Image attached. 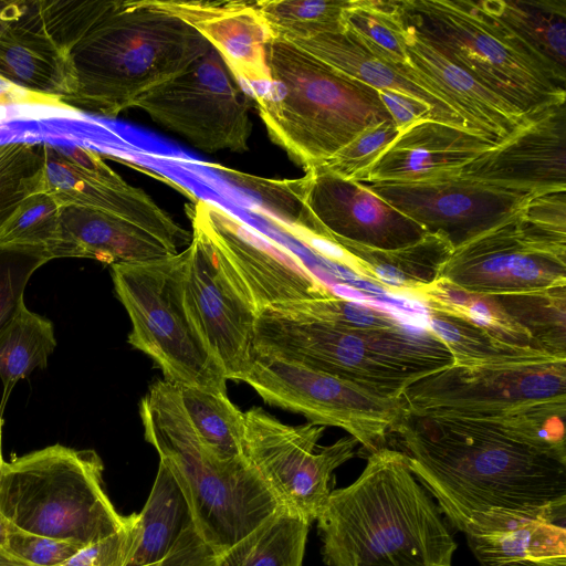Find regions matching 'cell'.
Here are the masks:
<instances>
[{
	"mask_svg": "<svg viewBox=\"0 0 566 566\" xmlns=\"http://www.w3.org/2000/svg\"><path fill=\"white\" fill-rule=\"evenodd\" d=\"M156 9L182 20L217 51L252 101L271 84L266 46L273 38L256 1L148 0Z\"/></svg>",
	"mask_w": 566,
	"mask_h": 566,
	"instance_id": "cell-20",
	"label": "cell"
},
{
	"mask_svg": "<svg viewBox=\"0 0 566 566\" xmlns=\"http://www.w3.org/2000/svg\"><path fill=\"white\" fill-rule=\"evenodd\" d=\"M4 547L33 566H56L83 546L64 539L33 534L12 525Z\"/></svg>",
	"mask_w": 566,
	"mask_h": 566,
	"instance_id": "cell-44",
	"label": "cell"
},
{
	"mask_svg": "<svg viewBox=\"0 0 566 566\" xmlns=\"http://www.w3.org/2000/svg\"><path fill=\"white\" fill-rule=\"evenodd\" d=\"M495 297L541 350L566 357V286Z\"/></svg>",
	"mask_w": 566,
	"mask_h": 566,
	"instance_id": "cell-35",
	"label": "cell"
},
{
	"mask_svg": "<svg viewBox=\"0 0 566 566\" xmlns=\"http://www.w3.org/2000/svg\"><path fill=\"white\" fill-rule=\"evenodd\" d=\"M378 94L398 132L421 120H436L431 108L411 96L390 90Z\"/></svg>",
	"mask_w": 566,
	"mask_h": 566,
	"instance_id": "cell-46",
	"label": "cell"
},
{
	"mask_svg": "<svg viewBox=\"0 0 566 566\" xmlns=\"http://www.w3.org/2000/svg\"><path fill=\"white\" fill-rule=\"evenodd\" d=\"M0 77L51 103H64L72 93L69 54L25 11L0 36Z\"/></svg>",
	"mask_w": 566,
	"mask_h": 566,
	"instance_id": "cell-28",
	"label": "cell"
},
{
	"mask_svg": "<svg viewBox=\"0 0 566 566\" xmlns=\"http://www.w3.org/2000/svg\"><path fill=\"white\" fill-rule=\"evenodd\" d=\"M342 73L373 88L390 90L411 96L428 105L439 123L473 130L439 98L403 77L384 60L371 53L354 34L324 33L292 42ZM475 132V130H474Z\"/></svg>",
	"mask_w": 566,
	"mask_h": 566,
	"instance_id": "cell-29",
	"label": "cell"
},
{
	"mask_svg": "<svg viewBox=\"0 0 566 566\" xmlns=\"http://www.w3.org/2000/svg\"><path fill=\"white\" fill-rule=\"evenodd\" d=\"M495 144L479 132L421 120L398 132L377 158L352 180L409 181L463 169Z\"/></svg>",
	"mask_w": 566,
	"mask_h": 566,
	"instance_id": "cell-25",
	"label": "cell"
},
{
	"mask_svg": "<svg viewBox=\"0 0 566 566\" xmlns=\"http://www.w3.org/2000/svg\"><path fill=\"white\" fill-rule=\"evenodd\" d=\"M354 260V274L392 294L419 297L440 277L453 245L440 232H426L419 240L396 249H377L344 239L328 241Z\"/></svg>",
	"mask_w": 566,
	"mask_h": 566,
	"instance_id": "cell-27",
	"label": "cell"
},
{
	"mask_svg": "<svg viewBox=\"0 0 566 566\" xmlns=\"http://www.w3.org/2000/svg\"><path fill=\"white\" fill-rule=\"evenodd\" d=\"M189 214L241 281L259 314L332 294L296 255L251 231L220 206L199 199Z\"/></svg>",
	"mask_w": 566,
	"mask_h": 566,
	"instance_id": "cell-18",
	"label": "cell"
},
{
	"mask_svg": "<svg viewBox=\"0 0 566 566\" xmlns=\"http://www.w3.org/2000/svg\"><path fill=\"white\" fill-rule=\"evenodd\" d=\"M395 433L416 479L462 533L473 513L566 501V461L521 432L406 412Z\"/></svg>",
	"mask_w": 566,
	"mask_h": 566,
	"instance_id": "cell-1",
	"label": "cell"
},
{
	"mask_svg": "<svg viewBox=\"0 0 566 566\" xmlns=\"http://www.w3.org/2000/svg\"><path fill=\"white\" fill-rule=\"evenodd\" d=\"M177 389L184 411L205 448L220 460L243 458L244 412L227 392L187 386Z\"/></svg>",
	"mask_w": 566,
	"mask_h": 566,
	"instance_id": "cell-34",
	"label": "cell"
},
{
	"mask_svg": "<svg viewBox=\"0 0 566 566\" xmlns=\"http://www.w3.org/2000/svg\"><path fill=\"white\" fill-rule=\"evenodd\" d=\"M405 23L524 114L566 99V81L473 0L400 1Z\"/></svg>",
	"mask_w": 566,
	"mask_h": 566,
	"instance_id": "cell-9",
	"label": "cell"
},
{
	"mask_svg": "<svg viewBox=\"0 0 566 566\" xmlns=\"http://www.w3.org/2000/svg\"><path fill=\"white\" fill-rule=\"evenodd\" d=\"M250 106V96L211 44L184 72L149 90L134 104L154 122L207 153L248 149Z\"/></svg>",
	"mask_w": 566,
	"mask_h": 566,
	"instance_id": "cell-14",
	"label": "cell"
},
{
	"mask_svg": "<svg viewBox=\"0 0 566 566\" xmlns=\"http://www.w3.org/2000/svg\"><path fill=\"white\" fill-rule=\"evenodd\" d=\"M0 566H33L0 546Z\"/></svg>",
	"mask_w": 566,
	"mask_h": 566,
	"instance_id": "cell-49",
	"label": "cell"
},
{
	"mask_svg": "<svg viewBox=\"0 0 566 566\" xmlns=\"http://www.w3.org/2000/svg\"><path fill=\"white\" fill-rule=\"evenodd\" d=\"M300 180L306 210L302 235L310 242L333 238L377 249H396L419 240L426 231L415 221L366 189L323 166Z\"/></svg>",
	"mask_w": 566,
	"mask_h": 566,
	"instance_id": "cell-19",
	"label": "cell"
},
{
	"mask_svg": "<svg viewBox=\"0 0 566 566\" xmlns=\"http://www.w3.org/2000/svg\"><path fill=\"white\" fill-rule=\"evenodd\" d=\"M427 329L448 349L455 366H479L542 356L513 347L460 318L429 312Z\"/></svg>",
	"mask_w": 566,
	"mask_h": 566,
	"instance_id": "cell-37",
	"label": "cell"
},
{
	"mask_svg": "<svg viewBox=\"0 0 566 566\" xmlns=\"http://www.w3.org/2000/svg\"><path fill=\"white\" fill-rule=\"evenodd\" d=\"M325 427L291 426L259 407L244 412L242 457L280 507L316 521L332 492L335 469L356 455L358 442L344 437L321 447Z\"/></svg>",
	"mask_w": 566,
	"mask_h": 566,
	"instance_id": "cell-13",
	"label": "cell"
},
{
	"mask_svg": "<svg viewBox=\"0 0 566 566\" xmlns=\"http://www.w3.org/2000/svg\"><path fill=\"white\" fill-rule=\"evenodd\" d=\"M406 27L407 61H384L403 77L443 102L471 129L495 143L511 135L525 114L484 87L411 28L407 24Z\"/></svg>",
	"mask_w": 566,
	"mask_h": 566,
	"instance_id": "cell-24",
	"label": "cell"
},
{
	"mask_svg": "<svg viewBox=\"0 0 566 566\" xmlns=\"http://www.w3.org/2000/svg\"><path fill=\"white\" fill-rule=\"evenodd\" d=\"M463 171L547 191L566 190V99L526 113L511 135Z\"/></svg>",
	"mask_w": 566,
	"mask_h": 566,
	"instance_id": "cell-23",
	"label": "cell"
},
{
	"mask_svg": "<svg viewBox=\"0 0 566 566\" xmlns=\"http://www.w3.org/2000/svg\"><path fill=\"white\" fill-rule=\"evenodd\" d=\"M280 507L220 556L219 566H302L310 528Z\"/></svg>",
	"mask_w": 566,
	"mask_h": 566,
	"instance_id": "cell-32",
	"label": "cell"
},
{
	"mask_svg": "<svg viewBox=\"0 0 566 566\" xmlns=\"http://www.w3.org/2000/svg\"><path fill=\"white\" fill-rule=\"evenodd\" d=\"M566 501L473 513L463 533L481 566H566Z\"/></svg>",
	"mask_w": 566,
	"mask_h": 566,
	"instance_id": "cell-21",
	"label": "cell"
},
{
	"mask_svg": "<svg viewBox=\"0 0 566 566\" xmlns=\"http://www.w3.org/2000/svg\"><path fill=\"white\" fill-rule=\"evenodd\" d=\"M145 440L182 490L207 542L219 556L249 535L279 504L243 458L224 461L200 442L177 386L157 380L139 403Z\"/></svg>",
	"mask_w": 566,
	"mask_h": 566,
	"instance_id": "cell-7",
	"label": "cell"
},
{
	"mask_svg": "<svg viewBox=\"0 0 566 566\" xmlns=\"http://www.w3.org/2000/svg\"><path fill=\"white\" fill-rule=\"evenodd\" d=\"M266 62L271 84L253 102L272 140L305 171L363 129L391 120L377 90L290 41L273 36Z\"/></svg>",
	"mask_w": 566,
	"mask_h": 566,
	"instance_id": "cell-4",
	"label": "cell"
},
{
	"mask_svg": "<svg viewBox=\"0 0 566 566\" xmlns=\"http://www.w3.org/2000/svg\"><path fill=\"white\" fill-rule=\"evenodd\" d=\"M43 191L61 207L74 206L123 218L153 234L172 253L189 244L181 228L143 189L128 185L94 150L42 143Z\"/></svg>",
	"mask_w": 566,
	"mask_h": 566,
	"instance_id": "cell-17",
	"label": "cell"
},
{
	"mask_svg": "<svg viewBox=\"0 0 566 566\" xmlns=\"http://www.w3.org/2000/svg\"><path fill=\"white\" fill-rule=\"evenodd\" d=\"M439 279L492 296L566 286V229L543 221L526 203L455 247Z\"/></svg>",
	"mask_w": 566,
	"mask_h": 566,
	"instance_id": "cell-11",
	"label": "cell"
},
{
	"mask_svg": "<svg viewBox=\"0 0 566 566\" xmlns=\"http://www.w3.org/2000/svg\"><path fill=\"white\" fill-rule=\"evenodd\" d=\"M398 129L384 120L363 129L348 144L319 165L346 179H354L395 139Z\"/></svg>",
	"mask_w": 566,
	"mask_h": 566,
	"instance_id": "cell-43",
	"label": "cell"
},
{
	"mask_svg": "<svg viewBox=\"0 0 566 566\" xmlns=\"http://www.w3.org/2000/svg\"><path fill=\"white\" fill-rule=\"evenodd\" d=\"M209 45L148 0H113L69 54L72 93L63 104L114 118L184 72Z\"/></svg>",
	"mask_w": 566,
	"mask_h": 566,
	"instance_id": "cell-3",
	"label": "cell"
},
{
	"mask_svg": "<svg viewBox=\"0 0 566 566\" xmlns=\"http://www.w3.org/2000/svg\"><path fill=\"white\" fill-rule=\"evenodd\" d=\"M55 346L51 321L30 311L24 298L21 300L0 328L1 416L17 382L34 369L46 367Z\"/></svg>",
	"mask_w": 566,
	"mask_h": 566,
	"instance_id": "cell-31",
	"label": "cell"
},
{
	"mask_svg": "<svg viewBox=\"0 0 566 566\" xmlns=\"http://www.w3.org/2000/svg\"><path fill=\"white\" fill-rule=\"evenodd\" d=\"M2 427H3V419H2V416L0 415V475L2 472L3 464L6 462L2 457Z\"/></svg>",
	"mask_w": 566,
	"mask_h": 566,
	"instance_id": "cell-51",
	"label": "cell"
},
{
	"mask_svg": "<svg viewBox=\"0 0 566 566\" xmlns=\"http://www.w3.org/2000/svg\"><path fill=\"white\" fill-rule=\"evenodd\" d=\"M104 465L92 449L53 444L4 462L0 510L17 528L81 546L129 522L108 499Z\"/></svg>",
	"mask_w": 566,
	"mask_h": 566,
	"instance_id": "cell-8",
	"label": "cell"
},
{
	"mask_svg": "<svg viewBox=\"0 0 566 566\" xmlns=\"http://www.w3.org/2000/svg\"><path fill=\"white\" fill-rule=\"evenodd\" d=\"M243 381L271 406L316 426L345 430L367 457L386 447L406 413L400 398L381 397L325 371L268 356H255Z\"/></svg>",
	"mask_w": 566,
	"mask_h": 566,
	"instance_id": "cell-12",
	"label": "cell"
},
{
	"mask_svg": "<svg viewBox=\"0 0 566 566\" xmlns=\"http://www.w3.org/2000/svg\"><path fill=\"white\" fill-rule=\"evenodd\" d=\"M187 249L159 259L117 263L111 274L132 323L128 343L176 386L227 392V377L185 292Z\"/></svg>",
	"mask_w": 566,
	"mask_h": 566,
	"instance_id": "cell-10",
	"label": "cell"
},
{
	"mask_svg": "<svg viewBox=\"0 0 566 566\" xmlns=\"http://www.w3.org/2000/svg\"><path fill=\"white\" fill-rule=\"evenodd\" d=\"M400 399L406 412L507 428L566 458V357L451 364L411 384Z\"/></svg>",
	"mask_w": 566,
	"mask_h": 566,
	"instance_id": "cell-5",
	"label": "cell"
},
{
	"mask_svg": "<svg viewBox=\"0 0 566 566\" xmlns=\"http://www.w3.org/2000/svg\"><path fill=\"white\" fill-rule=\"evenodd\" d=\"M343 23L378 57L407 61L408 32L400 1L349 0L343 11Z\"/></svg>",
	"mask_w": 566,
	"mask_h": 566,
	"instance_id": "cell-36",
	"label": "cell"
},
{
	"mask_svg": "<svg viewBox=\"0 0 566 566\" xmlns=\"http://www.w3.org/2000/svg\"><path fill=\"white\" fill-rule=\"evenodd\" d=\"M12 528L11 523L7 520L0 510V546H6L8 535Z\"/></svg>",
	"mask_w": 566,
	"mask_h": 566,
	"instance_id": "cell-50",
	"label": "cell"
},
{
	"mask_svg": "<svg viewBox=\"0 0 566 566\" xmlns=\"http://www.w3.org/2000/svg\"><path fill=\"white\" fill-rule=\"evenodd\" d=\"M429 312L453 316L484 329L502 342L527 352L541 350L523 327L515 323L495 296L463 291L442 279L421 292Z\"/></svg>",
	"mask_w": 566,
	"mask_h": 566,
	"instance_id": "cell-33",
	"label": "cell"
},
{
	"mask_svg": "<svg viewBox=\"0 0 566 566\" xmlns=\"http://www.w3.org/2000/svg\"><path fill=\"white\" fill-rule=\"evenodd\" d=\"M255 356L297 363L352 381L387 398L452 364L427 328L400 321L386 327H348L266 308L255 325Z\"/></svg>",
	"mask_w": 566,
	"mask_h": 566,
	"instance_id": "cell-6",
	"label": "cell"
},
{
	"mask_svg": "<svg viewBox=\"0 0 566 566\" xmlns=\"http://www.w3.org/2000/svg\"><path fill=\"white\" fill-rule=\"evenodd\" d=\"M349 0L256 1L274 38L290 42L343 32V11Z\"/></svg>",
	"mask_w": 566,
	"mask_h": 566,
	"instance_id": "cell-38",
	"label": "cell"
},
{
	"mask_svg": "<svg viewBox=\"0 0 566 566\" xmlns=\"http://www.w3.org/2000/svg\"><path fill=\"white\" fill-rule=\"evenodd\" d=\"M43 181L42 143L0 144V230L27 199L42 193Z\"/></svg>",
	"mask_w": 566,
	"mask_h": 566,
	"instance_id": "cell-39",
	"label": "cell"
},
{
	"mask_svg": "<svg viewBox=\"0 0 566 566\" xmlns=\"http://www.w3.org/2000/svg\"><path fill=\"white\" fill-rule=\"evenodd\" d=\"M27 9V1L0 0V36L13 23H15Z\"/></svg>",
	"mask_w": 566,
	"mask_h": 566,
	"instance_id": "cell-47",
	"label": "cell"
},
{
	"mask_svg": "<svg viewBox=\"0 0 566 566\" xmlns=\"http://www.w3.org/2000/svg\"><path fill=\"white\" fill-rule=\"evenodd\" d=\"M112 2L113 0L27 1L25 14L57 46L70 54Z\"/></svg>",
	"mask_w": 566,
	"mask_h": 566,
	"instance_id": "cell-40",
	"label": "cell"
},
{
	"mask_svg": "<svg viewBox=\"0 0 566 566\" xmlns=\"http://www.w3.org/2000/svg\"><path fill=\"white\" fill-rule=\"evenodd\" d=\"M20 102H48L28 92H24L13 84L0 77V104Z\"/></svg>",
	"mask_w": 566,
	"mask_h": 566,
	"instance_id": "cell-48",
	"label": "cell"
},
{
	"mask_svg": "<svg viewBox=\"0 0 566 566\" xmlns=\"http://www.w3.org/2000/svg\"><path fill=\"white\" fill-rule=\"evenodd\" d=\"M170 470L159 461L143 510L134 513L122 566H219Z\"/></svg>",
	"mask_w": 566,
	"mask_h": 566,
	"instance_id": "cell-22",
	"label": "cell"
},
{
	"mask_svg": "<svg viewBox=\"0 0 566 566\" xmlns=\"http://www.w3.org/2000/svg\"><path fill=\"white\" fill-rule=\"evenodd\" d=\"M316 521L327 566H452L453 534L402 451L370 453Z\"/></svg>",
	"mask_w": 566,
	"mask_h": 566,
	"instance_id": "cell-2",
	"label": "cell"
},
{
	"mask_svg": "<svg viewBox=\"0 0 566 566\" xmlns=\"http://www.w3.org/2000/svg\"><path fill=\"white\" fill-rule=\"evenodd\" d=\"M61 208L48 193L31 196L1 228L0 244L41 248L54 259Z\"/></svg>",
	"mask_w": 566,
	"mask_h": 566,
	"instance_id": "cell-41",
	"label": "cell"
},
{
	"mask_svg": "<svg viewBox=\"0 0 566 566\" xmlns=\"http://www.w3.org/2000/svg\"><path fill=\"white\" fill-rule=\"evenodd\" d=\"M172 253L143 228L94 209L61 208L60 238L55 258H88L106 264L135 263Z\"/></svg>",
	"mask_w": 566,
	"mask_h": 566,
	"instance_id": "cell-26",
	"label": "cell"
},
{
	"mask_svg": "<svg viewBox=\"0 0 566 566\" xmlns=\"http://www.w3.org/2000/svg\"><path fill=\"white\" fill-rule=\"evenodd\" d=\"M187 249L188 304L228 380L243 381L255 359L259 316L233 270L209 238L192 226Z\"/></svg>",
	"mask_w": 566,
	"mask_h": 566,
	"instance_id": "cell-16",
	"label": "cell"
},
{
	"mask_svg": "<svg viewBox=\"0 0 566 566\" xmlns=\"http://www.w3.org/2000/svg\"><path fill=\"white\" fill-rule=\"evenodd\" d=\"M360 184L426 232L444 234L453 248L515 213L536 196L552 192L476 177L463 169L409 181Z\"/></svg>",
	"mask_w": 566,
	"mask_h": 566,
	"instance_id": "cell-15",
	"label": "cell"
},
{
	"mask_svg": "<svg viewBox=\"0 0 566 566\" xmlns=\"http://www.w3.org/2000/svg\"><path fill=\"white\" fill-rule=\"evenodd\" d=\"M133 518L134 513L129 515V522L125 528L81 547L71 557L56 566H122Z\"/></svg>",
	"mask_w": 566,
	"mask_h": 566,
	"instance_id": "cell-45",
	"label": "cell"
},
{
	"mask_svg": "<svg viewBox=\"0 0 566 566\" xmlns=\"http://www.w3.org/2000/svg\"><path fill=\"white\" fill-rule=\"evenodd\" d=\"M50 260L41 248L0 244V328L24 298L32 274Z\"/></svg>",
	"mask_w": 566,
	"mask_h": 566,
	"instance_id": "cell-42",
	"label": "cell"
},
{
	"mask_svg": "<svg viewBox=\"0 0 566 566\" xmlns=\"http://www.w3.org/2000/svg\"><path fill=\"white\" fill-rule=\"evenodd\" d=\"M479 3L566 81V0H481Z\"/></svg>",
	"mask_w": 566,
	"mask_h": 566,
	"instance_id": "cell-30",
	"label": "cell"
}]
</instances>
